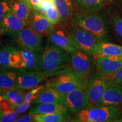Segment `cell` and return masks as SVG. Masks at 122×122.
Wrapping results in <instances>:
<instances>
[{
  "label": "cell",
  "instance_id": "obj_8",
  "mask_svg": "<svg viewBox=\"0 0 122 122\" xmlns=\"http://www.w3.org/2000/svg\"><path fill=\"white\" fill-rule=\"evenodd\" d=\"M70 69L79 79L87 83L91 77L93 67V57L78 50L70 53Z\"/></svg>",
  "mask_w": 122,
  "mask_h": 122
},
{
  "label": "cell",
  "instance_id": "obj_12",
  "mask_svg": "<svg viewBox=\"0 0 122 122\" xmlns=\"http://www.w3.org/2000/svg\"><path fill=\"white\" fill-rule=\"evenodd\" d=\"M19 56V71H41V54L32 50L18 48Z\"/></svg>",
  "mask_w": 122,
  "mask_h": 122
},
{
  "label": "cell",
  "instance_id": "obj_36",
  "mask_svg": "<svg viewBox=\"0 0 122 122\" xmlns=\"http://www.w3.org/2000/svg\"><path fill=\"white\" fill-rule=\"evenodd\" d=\"M16 122H35L34 115L32 114H30L29 112V114L23 116L20 118H18L15 120Z\"/></svg>",
  "mask_w": 122,
  "mask_h": 122
},
{
  "label": "cell",
  "instance_id": "obj_7",
  "mask_svg": "<svg viewBox=\"0 0 122 122\" xmlns=\"http://www.w3.org/2000/svg\"><path fill=\"white\" fill-rule=\"evenodd\" d=\"M14 44L18 48L42 53L43 36L27 25L18 33L12 35Z\"/></svg>",
  "mask_w": 122,
  "mask_h": 122
},
{
  "label": "cell",
  "instance_id": "obj_4",
  "mask_svg": "<svg viewBox=\"0 0 122 122\" xmlns=\"http://www.w3.org/2000/svg\"><path fill=\"white\" fill-rule=\"evenodd\" d=\"M67 29L70 39L76 49L86 54L93 56L97 46L102 42L101 41L89 32L76 24L69 23Z\"/></svg>",
  "mask_w": 122,
  "mask_h": 122
},
{
  "label": "cell",
  "instance_id": "obj_24",
  "mask_svg": "<svg viewBox=\"0 0 122 122\" xmlns=\"http://www.w3.org/2000/svg\"><path fill=\"white\" fill-rule=\"evenodd\" d=\"M104 0H74L78 11L83 13H97L103 6Z\"/></svg>",
  "mask_w": 122,
  "mask_h": 122
},
{
  "label": "cell",
  "instance_id": "obj_38",
  "mask_svg": "<svg viewBox=\"0 0 122 122\" xmlns=\"http://www.w3.org/2000/svg\"><path fill=\"white\" fill-rule=\"evenodd\" d=\"M115 122H122V107L120 109V113L119 117L115 120Z\"/></svg>",
  "mask_w": 122,
  "mask_h": 122
},
{
  "label": "cell",
  "instance_id": "obj_22",
  "mask_svg": "<svg viewBox=\"0 0 122 122\" xmlns=\"http://www.w3.org/2000/svg\"><path fill=\"white\" fill-rule=\"evenodd\" d=\"M65 94H61L57 91L49 87L42 89L39 97L34 101L35 104L39 103H58L63 104Z\"/></svg>",
  "mask_w": 122,
  "mask_h": 122
},
{
  "label": "cell",
  "instance_id": "obj_16",
  "mask_svg": "<svg viewBox=\"0 0 122 122\" xmlns=\"http://www.w3.org/2000/svg\"><path fill=\"white\" fill-rule=\"evenodd\" d=\"M96 66L98 72L111 75L122 68V57L102 56L96 58Z\"/></svg>",
  "mask_w": 122,
  "mask_h": 122
},
{
  "label": "cell",
  "instance_id": "obj_3",
  "mask_svg": "<svg viewBox=\"0 0 122 122\" xmlns=\"http://www.w3.org/2000/svg\"><path fill=\"white\" fill-rule=\"evenodd\" d=\"M120 109L119 106H96L87 107L76 114L74 122H110L119 118Z\"/></svg>",
  "mask_w": 122,
  "mask_h": 122
},
{
  "label": "cell",
  "instance_id": "obj_37",
  "mask_svg": "<svg viewBox=\"0 0 122 122\" xmlns=\"http://www.w3.org/2000/svg\"><path fill=\"white\" fill-rule=\"evenodd\" d=\"M41 1L42 0H30V8L33 9V10H36Z\"/></svg>",
  "mask_w": 122,
  "mask_h": 122
},
{
  "label": "cell",
  "instance_id": "obj_28",
  "mask_svg": "<svg viewBox=\"0 0 122 122\" xmlns=\"http://www.w3.org/2000/svg\"><path fill=\"white\" fill-rule=\"evenodd\" d=\"M19 115L14 110L0 111V122H15Z\"/></svg>",
  "mask_w": 122,
  "mask_h": 122
},
{
  "label": "cell",
  "instance_id": "obj_9",
  "mask_svg": "<svg viewBox=\"0 0 122 122\" xmlns=\"http://www.w3.org/2000/svg\"><path fill=\"white\" fill-rule=\"evenodd\" d=\"M66 69L56 72H46L43 71H18L16 84L18 88L20 89H32L38 86L39 84L41 83L44 80L63 72Z\"/></svg>",
  "mask_w": 122,
  "mask_h": 122
},
{
  "label": "cell",
  "instance_id": "obj_13",
  "mask_svg": "<svg viewBox=\"0 0 122 122\" xmlns=\"http://www.w3.org/2000/svg\"><path fill=\"white\" fill-rule=\"evenodd\" d=\"M28 25L43 37L48 35L54 25L49 22L43 14L37 10L31 12Z\"/></svg>",
  "mask_w": 122,
  "mask_h": 122
},
{
  "label": "cell",
  "instance_id": "obj_27",
  "mask_svg": "<svg viewBox=\"0 0 122 122\" xmlns=\"http://www.w3.org/2000/svg\"><path fill=\"white\" fill-rule=\"evenodd\" d=\"M42 13L45 15L47 19L49 20V22L53 25H57L60 23L59 13L56 5L45 10L44 11L42 12Z\"/></svg>",
  "mask_w": 122,
  "mask_h": 122
},
{
  "label": "cell",
  "instance_id": "obj_26",
  "mask_svg": "<svg viewBox=\"0 0 122 122\" xmlns=\"http://www.w3.org/2000/svg\"><path fill=\"white\" fill-rule=\"evenodd\" d=\"M36 122H62L67 119L68 115L61 114H33Z\"/></svg>",
  "mask_w": 122,
  "mask_h": 122
},
{
  "label": "cell",
  "instance_id": "obj_40",
  "mask_svg": "<svg viewBox=\"0 0 122 122\" xmlns=\"http://www.w3.org/2000/svg\"><path fill=\"white\" fill-rule=\"evenodd\" d=\"M23 1H24V2H25V3H26V4H27V5H28L29 6H30V0H23Z\"/></svg>",
  "mask_w": 122,
  "mask_h": 122
},
{
  "label": "cell",
  "instance_id": "obj_23",
  "mask_svg": "<svg viewBox=\"0 0 122 122\" xmlns=\"http://www.w3.org/2000/svg\"><path fill=\"white\" fill-rule=\"evenodd\" d=\"M11 11L21 20L28 23L31 8L23 0H10Z\"/></svg>",
  "mask_w": 122,
  "mask_h": 122
},
{
  "label": "cell",
  "instance_id": "obj_34",
  "mask_svg": "<svg viewBox=\"0 0 122 122\" xmlns=\"http://www.w3.org/2000/svg\"><path fill=\"white\" fill-rule=\"evenodd\" d=\"M32 103V102H31L24 101L22 104L19 105L16 108H15V109L14 110L16 114H18V115L23 113L24 112H25V111H27L30 108V104Z\"/></svg>",
  "mask_w": 122,
  "mask_h": 122
},
{
  "label": "cell",
  "instance_id": "obj_2",
  "mask_svg": "<svg viewBox=\"0 0 122 122\" xmlns=\"http://www.w3.org/2000/svg\"><path fill=\"white\" fill-rule=\"evenodd\" d=\"M70 53L60 47L49 43L41 54V71L56 72L70 67Z\"/></svg>",
  "mask_w": 122,
  "mask_h": 122
},
{
  "label": "cell",
  "instance_id": "obj_30",
  "mask_svg": "<svg viewBox=\"0 0 122 122\" xmlns=\"http://www.w3.org/2000/svg\"><path fill=\"white\" fill-rule=\"evenodd\" d=\"M11 11L10 0H0V24L6 14Z\"/></svg>",
  "mask_w": 122,
  "mask_h": 122
},
{
  "label": "cell",
  "instance_id": "obj_32",
  "mask_svg": "<svg viewBox=\"0 0 122 122\" xmlns=\"http://www.w3.org/2000/svg\"><path fill=\"white\" fill-rule=\"evenodd\" d=\"M112 23L116 33L122 41V17L114 16L112 19Z\"/></svg>",
  "mask_w": 122,
  "mask_h": 122
},
{
  "label": "cell",
  "instance_id": "obj_41",
  "mask_svg": "<svg viewBox=\"0 0 122 122\" xmlns=\"http://www.w3.org/2000/svg\"><path fill=\"white\" fill-rule=\"evenodd\" d=\"M106 1H108V0H106Z\"/></svg>",
  "mask_w": 122,
  "mask_h": 122
},
{
  "label": "cell",
  "instance_id": "obj_35",
  "mask_svg": "<svg viewBox=\"0 0 122 122\" xmlns=\"http://www.w3.org/2000/svg\"><path fill=\"white\" fill-rule=\"evenodd\" d=\"M111 78L114 83H117L122 84V68L117 71L114 74L111 75Z\"/></svg>",
  "mask_w": 122,
  "mask_h": 122
},
{
  "label": "cell",
  "instance_id": "obj_18",
  "mask_svg": "<svg viewBox=\"0 0 122 122\" xmlns=\"http://www.w3.org/2000/svg\"><path fill=\"white\" fill-rule=\"evenodd\" d=\"M30 113L37 114H61L69 115L67 109L64 104L58 103H39L32 107Z\"/></svg>",
  "mask_w": 122,
  "mask_h": 122
},
{
  "label": "cell",
  "instance_id": "obj_5",
  "mask_svg": "<svg viewBox=\"0 0 122 122\" xmlns=\"http://www.w3.org/2000/svg\"><path fill=\"white\" fill-rule=\"evenodd\" d=\"M86 85L87 83L79 79L69 67L48 80L44 85L61 94H66L78 88L86 87Z\"/></svg>",
  "mask_w": 122,
  "mask_h": 122
},
{
  "label": "cell",
  "instance_id": "obj_14",
  "mask_svg": "<svg viewBox=\"0 0 122 122\" xmlns=\"http://www.w3.org/2000/svg\"><path fill=\"white\" fill-rule=\"evenodd\" d=\"M19 61L18 47L0 44V67L18 70Z\"/></svg>",
  "mask_w": 122,
  "mask_h": 122
},
{
  "label": "cell",
  "instance_id": "obj_39",
  "mask_svg": "<svg viewBox=\"0 0 122 122\" xmlns=\"http://www.w3.org/2000/svg\"><path fill=\"white\" fill-rule=\"evenodd\" d=\"M7 91V90H6V89H3V88H0V94H4Z\"/></svg>",
  "mask_w": 122,
  "mask_h": 122
},
{
  "label": "cell",
  "instance_id": "obj_17",
  "mask_svg": "<svg viewBox=\"0 0 122 122\" xmlns=\"http://www.w3.org/2000/svg\"><path fill=\"white\" fill-rule=\"evenodd\" d=\"M122 105V84L111 83L107 88L99 106H119Z\"/></svg>",
  "mask_w": 122,
  "mask_h": 122
},
{
  "label": "cell",
  "instance_id": "obj_15",
  "mask_svg": "<svg viewBox=\"0 0 122 122\" xmlns=\"http://www.w3.org/2000/svg\"><path fill=\"white\" fill-rule=\"evenodd\" d=\"M28 25V23L21 20L11 11L8 12L0 24V33L12 35L20 31Z\"/></svg>",
  "mask_w": 122,
  "mask_h": 122
},
{
  "label": "cell",
  "instance_id": "obj_6",
  "mask_svg": "<svg viewBox=\"0 0 122 122\" xmlns=\"http://www.w3.org/2000/svg\"><path fill=\"white\" fill-rule=\"evenodd\" d=\"M112 83L110 76L99 72L90 77L86 85L89 98L88 107L99 106L106 89Z\"/></svg>",
  "mask_w": 122,
  "mask_h": 122
},
{
  "label": "cell",
  "instance_id": "obj_33",
  "mask_svg": "<svg viewBox=\"0 0 122 122\" xmlns=\"http://www.w3.org/2000/svg\"><path fill=\"white\" fill-rule=\"evenodd\" d=\"M53 6H55V0H42L36 10L42 13Z\"/></svg>",
  "mask_w": 122,
  "mask_h": 122
},
{
  "label": "cell",
  "instance_id": "obj_11",
  "mask_svg": "<svg viewBox=\"0 0 122 122\" xmlns=\"http://www.w3.org/2000/svg\"><path fill=\"white\" fill-rule=\"evenodd\" d=\"M49 43L60 47L70 53L77 49L70 39L66 26L57 24L54 25L48 34Z\"/></svg>",
  "mask_w": 122,
  "mask_h": 122
},
{
  "label": "cell",
  "instance_id": "obj_31",
  "mask_svg": "<svg viewBox=\"0 0 122 122\" xmlns=\"http://www.w3.org/2000/svg\"><path fill=\"white\" fill-rule=\"evenodd\" d=\"M14 110L10 101L6 98L5 94H0V111Z\"/></svg>",
  "mask_w": 122,
  "mask_h": 122
},
{
  "label": "cell",
  "instance_id": "obj_29",
  "mask_svg": "<svg viewBox=\"0 0 122 122\" xmlns=\"http://www.w3.org/2000/svg\"><path fill=\"white\" fill-rule=\"evenodd\" d=\"M45 88V85H38L31 91L24 96V101H30L31 102H34V101L39 97V94H40L41 91Z\"/></svg>",
  "mask_w": 122,
  "mask_h": 122
},
{
  "label": "cell",
  "instance_id": "obj_20",
  "mask_svg": "<svg viewBox=\"0 0 122 122\" xmlns=\"http://www.w3.org/2000/svg\"><path fill=\"white\" fill-rule=\"evenodd\" d=\"M55 5L60 16L59 24L67 26L74 14V4L72 0H55Z\"/></svg>",
  "mask_w": 122,
  "mask_h": 122
},
{
  "label": "cell",
  "instance_id": "obj_1",
  "mask_svg": "<svg viewBox=\"0 0 122 122\" xmlns=\"http://www.w3.org/2000/svg\"><path fill=\"white\" fill-rule=\"evenodd\" d=\"M69 23L76 24L84 29L102 42H107L110 40L109 30L106 20L97 13L77 11L74 13Z\"/></svg>",
  "mask_w": 122,
  "mask_h": 122
},
{
  "label": "cell",
  "instance_id": "obj_10",
  "mask_svg": "<svg viewBox=\"0 0 122 122\" xmlns=\"http://www.w3.org/2000/svg\"><path fill=\"white\" fill-rule=\"evenodd\" d=\"M63 104L69 114H77L89 106L86 87L78 88L65 94Z\"/></svg>",
  "mask_w": 122,
  "mask_h": 122
},
{
  "label": "cell",
  "instance_id": "obj_21",
  "mask_svg": "<svg viewBox=\"0 0 122 122\" xmlns=\"http://www.w3.org/2000/svg\"><path fill=\"white\" fill-rule=\"evenodd\" d=\"M102 56L122 57V46L107 42H100L97 46L93 57L97 58Z\"/></svg>",
  "mask_w": 122,
  "mask_h": 122
},
{
  "label": "cell",
  "instance_id": "obj_25",
  "mask_svg": "<svg viewBox=\"0 0 122 122\" xmlns=\"http://www.w3.org/2000/svg\"><path fill=\"white\" fill-rule=\"evenodd\" d=\"M4 94L6 98L13 105L14 110L24 101V93L20 88L9 89Z\"/></svg>",
  "mask_w": 122,
  "mask_h": 122
},
{
  "label": "cell",
  "instance_id": "obj_19",
  "mask_svg": "<svg viewBox=\"0 0 122 122\" xmlns=\"http://www.w3.org/2000/svg\"><path fill=\"white\" fill-rule=\"evenodd\" d=\"M18 72L16 68L0 67V88L6 90L17 88Z\"/></svg>",
  "mask_w": 122,
  "mask_h": 122
}]
</instances>
